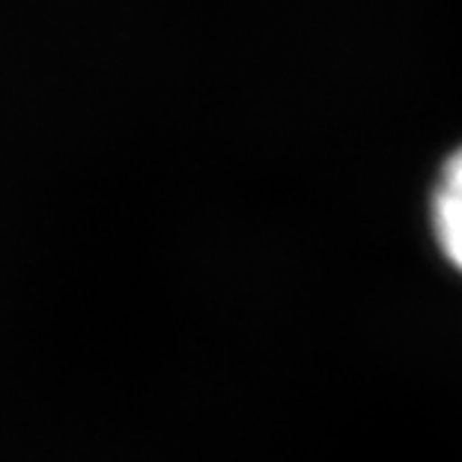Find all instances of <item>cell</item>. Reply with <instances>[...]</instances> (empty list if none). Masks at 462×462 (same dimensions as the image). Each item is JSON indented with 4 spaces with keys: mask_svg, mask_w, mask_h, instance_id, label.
<instances>
[{
    "mask_svg": "<svg viewBox=\"0 0 462 462\" xmlns=\"http://www.w3.org/2000/svg\"><path fill=\"white\" fill-rule=\"evenodd\" d=\"M432 215H436V236L441 242V251L448 254V260L457 269H462V150L450 155V162L445 164Z\"/></svg>",
    "mask_w": 462,
    "mask_h": 462,
    "instance_id": "cell-1",
    "label": "cell"
}]
</instances>
